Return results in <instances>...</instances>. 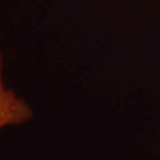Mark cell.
<instances>
[{
  "label": "cell",
  "instance_id": "1",
  "mask_svg": "<svg viewBox=\"0 0 160 160\" xmlns=\"http://www.w3.org/2000/svg\"><path fill=\"white\" fill-rule=\"evenodd\" d=\"M28 102L7 88L3 79V54L0 51V131L10 126L23 125L33 118Z\"/></svg>",
  "mask_w": 160,
  "mask_h": 160
}]
</instances>
